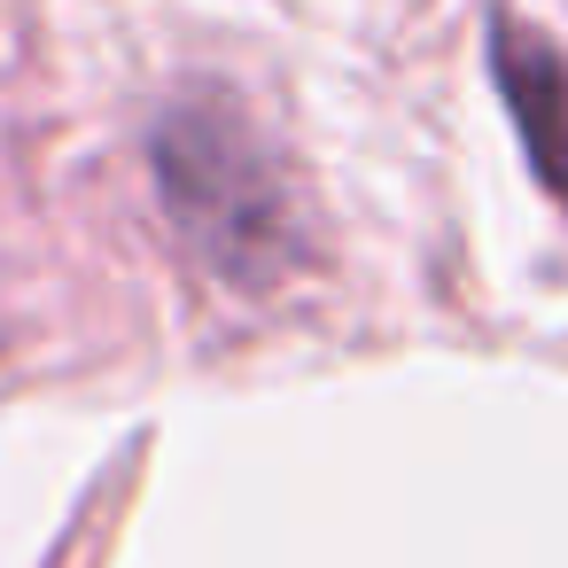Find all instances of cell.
Returning a JSON list of instances; mask_svg holds the SVG:
<instances>
[{
    "instance_id": "cell-1",
    "label": "cell",
    "mask_w": 568,
    "mask_h": 568,
    "mask_svg": "<svg viewBox=\"0 0 568 568\" xmlns=\"http://www.w3.org/2000/svg\"><path fill=\"white\" fill-rule=\"evenodd\" d=\"M498 94L521 125V149H529L537 180L568 203V63L537 32L498 24Z\"/></svg>"
}]
</instances>
